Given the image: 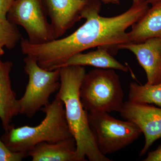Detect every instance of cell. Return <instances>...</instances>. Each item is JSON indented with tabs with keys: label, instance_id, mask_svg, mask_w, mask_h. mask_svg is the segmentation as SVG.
Listing matches in <instances>:
<instances>
[{
	"label": "cell",
	"instance_id": "obj_5",
	"mask_svg": "<svg viewBox=\"0 0 161 161\" xmlns=\"http://www.w3.org/2000/svg\"><path fill=\"white\" fill-rule=\"evenodd\" d=\"M24 71L28 82L24 95L19 99V114L31 118L50 103L51 95L60 87V68L47 70L39 66L33 57L26 56Z\"/></svg>",
	"mask_w": 161,
	"mask_h": 161
},
{
	"label": "cell",
	"instance_id": "obj_14",
	"mask_svg": "<svg viewBox=\"0 0 161 161\" xmlns=\"http://www.w3.org/2000/svg\"><path fill=\"white\" fill-rule=\"evenodd\" d=\"M71 65L92 66L98 69L118 70L125 72L129 71L128 67L116 60L108 49L104 47H99L93 51L85 53H80L74 55L63 67Z\"/></svg>",
	"mask_w": 161,
	"mask_h": 161
},
{
	"label": "cell",
	"instance_id": "obj_20",
	"mask_svg": "<svg viewBox=\"0 0 161 161\" xmlns=\"http://www.w3.org/2000/svg\"><path fill=\"white\" fill-rule=\"evenodd\" d=\"M105 4H112L119 5L120 4V0H99Z\"/></svg>",
	"mask_w": 161,
	"mask_h": 161
},
{
	"label": "cell",
	"instance_id": "obj_23",
	"mask_svg": "<svg viewBox=\"0 0 161 161\" xmlns=\"http://www.w3.org/2000/svg\"><path fill=\"white\" fill-rule=\"evenodd\" d=\"M141 1V0H132L133 3H136V2H139V1Z\"/></svg>",
	"mask_w": 161,
	"mask_h": 161
},
{
	"label": "cell",
	"instance_id": "obj_8",
	"mask_svg": "<svg viewBox=\"0 0 161 161\" xmlns=\"http://www.w3.org/2000/svg\"><path fill=\"white\" fill-rule=\"evenodd\" d=\"M120 114L125 120L137 125L145 136V145L140 153L142 156L156 141L161 138V108L127 101Z\"/></svg>",
	"mask_w": 161,
	"mask_h": 161
},
{
	"label": "cell",
	"instance_id": "obj_2",
	"mask_svg": "<svg viewBox=\"0 0 161 161\" xmlns=\"http://www.w3.org/2000/svg\"><path fill=\"white\" fill-rule=\"evenodd\" d=\"M86 71L84 66L60 68V87L56 96L63 102L65 118L76 144L77 161H111L98 150L91 131L88 112L80 101V89Z\"/></svg>",
	"mask_w": 161,
	"mask_h": 161
},
{
	"label": "cell",
	"instance_id": "obj_6",
	"mask_svg": "<svg viewBox=\"0 0 161 161\" xmlns=\"http://www.w3.org/2000/svg\"><path fill=\"white\" fill-rule=\"evenodd\" d=\"M108 112H88L90 129L98 150L104 155L112 154L131 145L142 135L137 125L112 117Z\"/></svg>",
	"mask_w": 161,
	"mask_h": 161
},
{
	"label": "cell",
	"instance_id": "obj_18",
	"mask_svg": "<svg viewBox=\"0 0 161 161\" xmlns=\"http://www.w3.org/2000/svg\"><path fill=\"white\" fill-rule=\"evenodd\" d=\"M14 0H0V19H7V14Z\"/></svg>",
	"mask_w": 161,
	"mask_h": 161
},
{
	"label": "cell",
	"instance_id": "obj_16",
	"mask_svg": "<svg viewBox=\"0 0 161 161\" xmlns=\"http://www.w3.org/2000/svg\"><path fill=\"white\" fill-rule=\"evenodd\" d=\"M17 25L8 19H0V44L7 49L14 48L22 40V35Z\"/></svg>",
	"mask_w": 161,
	"mask_h": 161
},
{
	"label": "cell",
	"instance_id": "obj_15",
	"mask_svg": "<svg viewBox=\"0 0 161 161\" xmlns=\"http://www.w3.org/2000/svg\"><path fill=\"white\" fill-rule=\"evenodd\" d=\"M128 101L138 104H154L161 107V82L144 85L130 83Z\"/></svg>",
	"mask_w": 161,
	"mask_h": 161
},
{
	"label": "cell",
	"instance_id": "obj_7",
	"mask_svg": "<svg viewBox=\"0 0 161 161\" xmlns=\"http://www.w3.org/2000/svg\"><path fill=\"white\" fill-rule=\"evenodd\" d=\"M43 0H14L7 19L26 31L30 43L42 44L54 40Z\"/></svg>",
	"mask_w": 161,
	"mask_h": 161
},
{
	"label": "cell",
	"instance_id": "obj_3",
	"mask_svg": "<svg viewBox=\"0 0 161 161\" xmlns=\"http://www.w3.org/2000/svg\"><path fill=\"white\" fill-rule=\"evenodd\" d=\"M41 110L45 116L38 125L15 128L12 124L2 136L1 139L12 151L27 154L40 143H55L73 137L67 123L64 105L60 98L56 96Z\"/></svg>",
	"mask_w": 161,
	"mask_h": 161
},
{
	"label": "cell",
	"instance_id": "obj_22",
	"mask_svg": "<svg viewBox=\"0 0 161 161\" xmlns=\"http://www.w3.org/2000/svg\"><path fill=\"white\" fill-rule=\"evenodd\" d=\"M3 47L0 44V57L3 56L4 54V50L3 49Z\"/></svg>",
	"mask_w": 161,
	"mask_h": 161
},
{
	"label": "cell",
	"instance_id": "obj_10",
	"mask_svg": "<svg viewBox=\"0 0 161 161\" xmlns=\"http://www.w3.org/2000/svg\"><path fill=\"white\" fill-rule=\"evenodd\" d=\"M133 53L147 75V83L161 82V39H148L140 43H128L119 46Z\"/></svg>",
	"mask_w": 161,
	"mask_h": 161
},
{
	"label": "cell",
	"instance_id": "obj_21",
	"mask_svg": "<svg viewBox=\"0 0 161 161\" xmlns=\"http://www.w3.org/2000/svg\"><path fill=\"white\" fill-rule=\"evenodd\" d=\"M148 4L151 5H154L156 3H161V0H146Z\"/></svg>",
	"mask_w": 161,
	"mask_h": 161
},
{
	"label": "cell",
	"instance_id": "obj_12",
	"mask_svg": "<svg viewBox=\"0 0 161 161\" xmlns=\"http://www.w3.org/2000/svg\"><path fill=\"white\" fill-rule=\"evenodd\" d=\"M76 144L74 137L55 143L43 142L28 152L32 161H77Z\"/></svg>",
	"mask_w": 161,
	"mask_h": 161
},
{
	"label": "cell",
	"instance_id": "obj_9",
	"mask_svg": "<svg viewBox=\"0 0 161 161\" xmlns=\"http://www.w3.org/2000/svg\"><path fill=\"white\" fill-rule=\"evenodd\" d=\"M51 20L54 38L62 37L80 21V13L88 0H43Z\"/></svg>",
	"mask_w": 161,
	"mask_h": 161
},
{
	"label": "cell",
	"instance_id": "obj_4",
	"mask_svg": "<svg viewBox=\"0 0 161 161\" xmlns=\"http://www.w3.org/2000/svg\"><path fill=\"white\" fill-rule=\"evenodd\" d=\"M80 97L88 112H119L123 108L124 93L115 70L97 69L86 73L80 89Z\"/></svg>",
	"mask_w": 161,
	"mask_h": 161
},
{
	"label": "cell",
	"instance_id": "obj_1",
	"mask_svg": "<svg viewBox=\"0 0 161 161\" xmlns=\"http://www.w3.org/2000/svg\"><path fill=\"white\" fill-rule=\"evenodd\" d=\"M99 0H88L80 13L86 21L76 31L62 38L40 44H32L22 39L20 47L22 53L33 57L39 66L47 70L60 69L74 55L86 50L99 47L108 49L111 54L119 46L130 43L126 30L138 21L149 9L146 0L133 3L123 13L105 17L99 14Z\"/></svg>",
	"mask_w": 161,
	"mask_h": 161
},
{
	"label": "cell",
	"instance_id": "obj_13",
	"mask_svg": "<svg viewBox=\"0 0 161 161\" xmlns=\"http://www.w3.org/2000/svg\"><path fill=\"white\" fill-rule=\"evenodd\" d=\"M128 34L130 43H140L151 38L161 39V3L152 5L132 25Z\"/></svg>",
	"mask_w": 161,
	"mask_h": 161
},
{
	"label": "cell",
	"instance_id": "obj_17",
	"mask_svg": "<svg viewBox=\"0 0 161 161\" xmlns=\"http://www.w3.org/2000/svg\"><path fill=\"white\" fill-rule=\"evenodd\" d=\"M26 156V153L12 151L0 138V161H21Z\"/></svg>",
	"mask_w": 161,
	"mask_h": 161
},
{
	"label": "cell",
	"instance_id": "obj_19",
	"mask_svg": "<svg viewBox=\"0 0 161 161\" xmlns=\"http://www.w3.org/2000/svg\"><path fill=\"white\" fill-rule=\"evenodd\" d=\"M144 161H161V145L154 151L148 153Z\"/></svg>",
	"mask_w": 161,
	"mask_h": 161
},
{
	"label": "cell",
	"instance_id": "obj_11",
	"mask_svg": "<svg viewBox=\"0 0 161 161\" xmlns=\"http://www.w3.org/2000/svg\"><path fill=\"white\" fill-rule=\"evenodd\" d=\"M13 64L0 58V119L5 132L11 125L12 121L19 114V99L12 88L10 72Z\"/></svg>",
	"mask_w": 161,
	"mask_h": 161
}]
</instances>
